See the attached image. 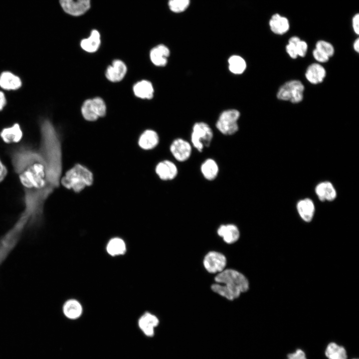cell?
<instances>
[{
  "mask_svg": "<svg viewBox=\"0 0 359 359\" xmlns=\"http://www.w3.org/2000/svg\"><path fill=\"white\" fill-rule=\"evenodd\" d=\"M100 43V34L97 30L93 29L88 38H84L81 41L80 46L85 51L92 53L98 49Z\"/></svg>",
  "mask_w": 359,
  "mask_h": 359,
  "instance_id": "603a6c76",
  "label": "cell"
},
{
  "mask_svg": "<svg viewBox=\"0 0 359 359\" xmlns=\"http://www.w3.org/2000/svg\"><path fill=\"white\" fill-rule=\"evenodd\" d=\"M10 157L24 191V209L15 223L25 229L39 226L44 203L58 186L62 173L61 142L52 123H41L38 148L19 146L11 151Z\"/></svg>",
  "mask_w": 359,
  "mask_h": 359,
  "instance_id": "6da1fadb",
  "label": "cell"
},
{
  "mask_svg": "<svg viewBox=\"0 0 359 359\" xmlns=\"http://www.w3.org/2000/svg\"><path fill=\"white\" fill-rule=\"evenodd\" d=\"M159 324L158 318L148 312L143 314L138 321V325L140 330L146 336L149 337H152L154 335V329Z\"/></svg>",
  "mask_w": 359,
  "mask_h": 359,
  "instance_id": "5bb4252c",
  "label": "cell"
},
{
  "mask_svg": "<svg viewBox=\"0 0 359 359\" xmlns=\"http://www.w3.org/2000/svg\"><path fill=\"white\" fill-rule=\"evenodd\" d=\"M228 69L235 75L243 74L247 68L245 60L239 55H231L228 59Z\"/></svg>",
  "mask_w": 359,
  "mask_h": 359,
  "instance_id": "4316f807",
  "label": "cell"
},
{
  "mask_svg": "<svg viewBox=\"0 0 359 359\" xmlns=\"http://www.w3.org/2000/svg\"><path fill=\"white\" fill-rule=\"evenodd\" d=\"M297 210L299 216L304 221L310 222L313 218L315 212L314 202L310 198L300 200L297 204Z\"/></svg>",
  "mask_w": 359,
  "mask_h": 359,
  "instance_id": "e0dca14e",
  "label": "cell"
},
{
  "mask_svg": "<svg viewBox=\"0 0 359 359\" xmlns=\"http://www.w3.org/2000/svg\"><path fill=\"white\" fill-rule=\"evenodd\" d=\"M315 193L322 201H332L337 197V191L333 184L330 181L319 183L315 187Z\"/></svg>",
  "mask_w": 359,
  "mask_h": 359,
  "instance_id": "2e32d148",
  "label": "cell"
},
{
  "mask_svg": "<svg viewBox=\"0 0 359 359\" xmlns=\"http://www.w3.org/2000/svg\"><path fill=\"white\" fill-rule=\"evenodd\" d=\"M305 75L310 83L318 84L323 82L326 76V71L321 64L314 63L307 67Z\"/></svg>",
  "mask_w": 359,
  "mask_h": 359,
  "instance_id": "9a60e30c",
  "label": "cell"
},
{
  "mask_svg": "<svg viewBox=\"0 0 359 359\" xmlns=\"http://www.w3.org/2000/svg\"><path fill=\"white\" fill-rule=\"evenodd\" d=\"M21 85L20 78L8 71L2 72L0 76V86L6 90H15Z\"/></svg>",
  "mask_w": 359,
  "mask_h": 359,
  "instance_id": "484cf974",
  "label": "cell"
},
{
  "mask_svg": "<svg viewBox=\"0 0 359 359\" xmlns=\"http://www.w3.org/2000/svg\"><path fill=\"white\" fill-rule=\"evenodd\" d=\"M189 4V0H169L170 9L174 12H180L185 10Z\"/></svg>",
  "mask_w": 359,
  "mask_h": 359,
  "instance_id": "f546056e",
  "label": "cell"
},
{
  "mask_svg": "<svg viewBox=\"0 0 359 359\" xmlns=\"http://www.w3.org/2000/svg\"><path fill=\"white\" fill-rule=\"evenodd\" d=\"M6 103V99L4 94L0 91V111L3 108Z\"/></svg>",
  "mask_w": 359,
  "mask_h": 359,
  "instance_id": "74e56055",
  "label": "cell"
},
{
  "mask_svg": "<svg viewBox=\"0 0 359 359\" xmlns=\"http://www.w3.org/2000/svg\"><path fill=\"white\" fill-rule=\"evenodd\" d=\"M7 174V170L0 159V182L2 181Z\"/></svg>",
  "mask_w": 359,
  "mask_h": 359,
  "instance_id": "8d00e7d4",
  "label": "cell"
},
{
  "mask_svg": "<svg viewBox=\"0 0 359 359\" xmlns=\"http://www.w3.org/2000/svg\"><path fill=\"white\" fill-rule=\"evenodd\" d=\"M300 40L301 39L299 37L293 36L290 38L288 43L296 45Z\"/></svg>",
  "mask_w": 359,
  "mask_h": 359,
  "instance_id": "f35d334b",
  "label": "cell"
},
{
  "mask_svg": "<svg viewBox=\"0 0 359 359\" xmlns=\"http://www.w3.org/2000/svg\"><path fill=\"white\" fill-rule=\"evenodd\" d=\"M91 0H59L60 5L65 12L74 16L85 14L91 7Z\"/></svg>",
  "mask_w": 359,
  "mask_h": 359,
  "instance_id": "9c48e42d",
  "label": "cell"
},
{
  "mask_svg": "<svg viewBox=\"0 0 359 359\" xmlns=\"http://www.w3.org/2000/svg\"><path fill=\"white\" fill-rule=\"evenodd\" d=\"M127 71L126 64L119 59L114 60L111 65L109 66L106 71L105 75L109 81L117 82L122 80Z\"/></svg>",
  "mask_w": 359,
  "mask_h": 359,
  "instance_id": "4fadbf2b",
  "label": "cell"
},
{
  "mask_svg": "<svg viewBox=\"0 0 359 359\" xmlns=\"http://www.w3.org/2000/svg\"><path fill=\"white\" fill-rule=\"evenodd\" d=\"M352 27L355 33L359 34V14L356 13L352 18Z\"/></svg>",
  "mask_w": 359,
  "mask_h": 359,
  "instance_id": "d590c367",
  "label": "cell"
},
{
  "mask_svg": "<svg viewBox=\"0 0 359 359\" xmlns=\"http://www.w3.org/2000/svg\"><path fill=\"white\" fill-rule=\"evenodd\" d=\"M170 55L169 48L163 44L156 45L150 52L151 61L153 64L158 67L165 66L168 63Z\"/></svg>",
  "mask_w": 359,
  "mask_h": 359,
  "instance_id": "7c38bea8",
  "label": "cell"
},
{
  "mask_svg": "<svg viewBox=\"0 0 359 359\" xmlns=\"http://www.w3.org/2000/svg\"><path fill=\"white\" fill-rule=\"evenodd\" d=\"M312 53L313 57L319 63H326L328 62L330 59L329 57L316 48L313 51Z\"/></svg>",
  "mask_w": 359,
  "mask_h": 359,
  "instance_id": "d6a6232c",
  "label": "cell"
},
{
  "mask_svg": "<svg viewBox=\"0 0 359 359\" xmlns=\"http://www.w3.org/2000/svg\"><path fill=\"white\" fill-rule=\"evenodd\" d=\"M316 49L325 54L330 58L333 56L335 53V49L333 45L330 42L320 40L316 43Z\"/></svg>",
  "mask_w": 359,
  "mask_h": 359,
  "instance_id": "4dcf8cb0",
  "label": "cell"
},
{
  "mask_svg": "<svg viewBox=\"0 0 359 359\" xmlns=\"http://www.w3.org/2000/svg\"><path fill=\"white\" fill-rule=\"evenodd\" d=\"M155 172L158 177L164 181L174 180L179 173L176 164L169 160L160 162L156 166Z\"/></svg>",
  "mask_w": 359,
  "mask_h": 359,
  "instance_id": "8fae6325",
  "label": "cell"
},
{
  "mask_svg": "<svg viewBox=\"0 0 359 359\" xmlns=\"http://www.w3.org/2000/svg\"><path fill=\"white\" fill-rule=\"evenodd\" d=\"M126 245L121 238H114L111 239L107 246L108 253L112 256L123 254L126 251Z\"/></svg>",
  "mask_w": 359,
  "mask_h": 359,
  "instance_id": "f1b7e54d",
  "label": "cell"
},
{
  "mask_svg": "<svg viewBox=\"0 0 359 359\" xmlns=\"http://www.w3.org/2000/svg\"><path fill=\"white\" fill-rule=\"evenodd\" d=\"M271 30L275 34L282 35L286 33L290 28V23L287 18L278 13L272 15L269 21Z\"/></svg>",
  "mask_w": 359,
  "mask_h": 359,
  "instance_id": "ffe728a7",
  "label": "cell"
},
{
  "mask_svg": "<svg viewBox=\"0 0 359 359\" xmlns=\"http://www.w3.org/2000/svg\"><path fill=\"white\" fill-rule=\"evenodd\" d=\"M158 133L153 130H147L140 136L138 144L145 150H150L156 148L159 143Z\"/></svg>",
  "mask_w": 359,
  "mask_h": 359,
  "instance_id": "44dd1931",
  "label": "cell"
},
{
  "mask_svg": "<svg viewBox=\"0 0 359 359\" xmlns=\"http://www.w3.org/2000/svg\"><path fill=\"white\" fill-rule=\"evenodd\" d=\"M288 359H307L305 353L301 349H298L294 353L287 355Z\"/></svg>",
  "mask_w": 359,
  "mask_h": 359,
  "instance_id": "e575fe53",
  "label": "cell"
},
{
  "mask_svg": "<svg viewBox=\"0 0 359 359\" xmlns=\"http://www.w3.org/2000/svg\"><path fill=\"white\" fill-rule=\"evenodd\" d=\"M304 89V86L300 80H291L280 86L276 96L280 100L297 104L303 100Z\"/></svg>",
  "mask_w": 359,
  "mask_h": 359,
  "instance_id": "8992f818",
  "label": "cell"
},
{
  "mask_svg": "<svg viewBox=\"0 0 359 359\" xmlns=\"http://www.w3.org/2000/svg\"><path fill=\"white\" fill-rule=\"evenodd\" d=\"M200 171L203 178L207 180H215L219 173V166L216 161L212 158L205 159L201 164Z\"/></svg>",
  "mask_w": 359,
  "mask_h": 359,
  "instance_id": "d6986e66",
  "label": "cell"
},
{
  "mask_svg": "<svg viewBox=\"0 0 359 359\" xmlns=\"http://www.w3.org/2000/svg\"><path fill=\"white\" fill-rule=\"evenodd\" d=\"M325 356L328 359H347L346 349L335 343L329 344L325 350Z\"/></svg>",
  "mask_w": 359,
  "mask_h": 359,
  "instance_id": "83f0119b",
  "label": "cell"
},
{
  "mask_svg": "<svg viewBox=\"0 0 359 359\" xmlns=\"http://www.w3.org/2000/svg\"><path fill=\"white\" fill-rule=\"evenodd\" d=\"M106 113V106L100 97L85 100L81 107V113L84 118L89 121L96 120L103 117Z\"/></svg>",
  "mask_w": 359,
  "mask_h": 359,
  "instance_id": "52a82bcc",
  "label": "cell"
},
{
  "mask_svg": "<svg viewBox=\"0 0 359 359\" xmlns=\"http://www.w3.org/2000/svg\"><path fill=\"white\" fill-rule=\"evenodd\" d=\"M203 264L206 270L209 273H219L224 270L226 259L223 254L219 252L210 251L204 257Z\"/></svg>",
  "mask_w": 359,
  "mask_h": 359,
  "instance_id": "30bf717a",
  "label": "cell"
},
{
  "mask_svg": "<svg viewBox=\"0 0 359 359\" xmlns=\"http://www.w3.org/2000/svg\"><path fill=\"white\" fill-rule=\"evenodd\" d=\"M0 136L6 143H17L21 140L22 132L19 125L15 124L10 127L4 128L1 131Z\"/></svg>",
  "mask_w": 359,
  "mask_h": 359,
  "instance_id": "d4e9b609",
  "label": "cell"
},
{
  "mask_svg": "<svg viewBox=\"0 0 359 359\" xmlns=\"http://www.w3.org/2000/svg\"><path fill=\"white\" fill-rule=\"evenodd\" d=\"M217 232L227 243L235 242L239 238L240 232L236 225L233 224H222L219 226Z\"/></svg>",
  "mask_w": 359,
  "mask_h": 359,
  "instance_id": "ac0fdd59",
  "label": "cell"
},
{
  "mask_svg": "<svg viewBox=\"0 0 359 359\" xmlns=\"http://www.w3.org/2000/svg\"><path fill=\"white\" fill-rule=\"evenodd\" d=\"M286 51L292 59H296L298 57L296 45L288 43L286 46Z\"/></svg>",
  "mask_w": 359,
  "mask_h": 359,
  "instance_id": "836d02e7",
  "label": "cell"
},
{
  "mask_svg": "<svg viewBox=\"0 0 359 359\" xmlns=\"http://www.w3.org/2000/svg\"><path fill=\"white\" fill-rule=\"evenodd\" d=\"M133 89L135 95L140 98L151 99L154 96V87L148 80H142L137 82Z\"/></svg>",
  "mask_w": 359,
  "mask_h": 359,
  "instance_id": "7402d4cb",
  "label": "cell"
},
{
  "mask_svg": "<svg viewBox=\"0 0 359 359\" xmlns=\"http://www.w3.org/2000/svg\"><path fill=\"white\" fill-rule=\"evenodd\" d=\"M62 312L67 319L75 320L81 316L82 308L79 302L74 299H70L64 303Z\"/></svg>",
  "mask_w": 359,
  "mask_h": 359,
  "instance_id": "cb8c5ba5",
  "label": "cell"
},
{
  "mask_svg": "<svg viewBox=\"0 0 359 359\" xmlns=\"http://www.w3.org/2000/svg\"><path fill=\"white\" fill-rule=\"evenodd\" d=\"M353 48L355 51L357 52L359 51V38H357L353 43Z\"/></svg>",
  "mask_w": 359,
  "mask_h": 359,
  "instance_id": "ab89813d",
  "label": "cell"
},
{
  "mask_svg": "<svg viewBox=\"0 0 359 359\" xmlns=\"http://www.w3.org/2000/svg\"><path fill=\"white\" fill-rule=\"evenodd\" d=\"M298 56L305 57L308 51V44L304 40H300L296 45Z\"/></svg>",
  "mask_w": 359,
  "mask_h": 359,
  "instance_id": "1f68e13d",
  "label": "cell"
},
{
  "mask_svg": "<svg viewBox=\"0 0 359 359\" xmlns=\"http://www.w3.org/2000/svg\"><path fill=\"white\" fill-rule=\"evenodd\" d=\"M213 138V132L210 126L204 122H195L192 127L190 143L198 152L208 148Z\"/></svg>",
  "mask_w": 359,
  "mask_h": 359,
  "instance_id": "277c9868",
  "label": "cell"
},
{
  "mask_svg": "<svg viewBox=\"0 0 359 359\" xmlns=\"http://www.w3.org/2000/svg\"><path fill=\"white\" fill-rule=\"evenodd\" d=\"M93 180L92 173L82 165L76 164L65 173L60 183L65 187L78 192L91 185Z\"/></svg>",
  "mask_w": 359,
  "mask_h": 359,
  "instance_id": "3957f363",
  "label": "cell"
},
{
  "mask_svg": "<svg viewBox=\"0 0 359 359\" xmlns=\"http://www.w3.org/2000/svg\"><path fill=\"white\" fill-rule=\"evenodd\" d=\"M240 117V112L235 109H228L223 111L215 123L217 130L225 136H231L239 130L238 120Z\"/></svg>",
  "mask_w": 359,
  "mask_h": 359,
  "instance_id": "5b68a950",
  "label": "cell"
},
{
  "mask_svg": "<svg viewBox=\"0 0 359 359\" xmlns=\"http://www.w3.org/2000/svg\"></svg>",
  "mask_w": 359,
  "mask_h": 359,
  "instance_id": "60d3db41",
  "label": "cell"
},
{
  "mask_svg": "<svg viewBox=\"0 0 359 359\" xmlns=\"http://www.w3.org/2000/svg\"><path fill=\"white\" fill-rule=\"evenodd\" d=\"M217 283L211 286L214 292L233 300L237 298L241 293L249 289L247 279L241 273L233 269L224 270L215 277Z\"/></svg>",
  "mask_w": 359,
  "mask_h": 359,
  "instance_id": "7a4b0ae2",
  "label": "cell"
},
{
  "mask_svg": "<svg viewBox=\"0 0 359 359\" xmlns=\"http://www.w3.org/2000/svg\"><path fill=\"white\" fill-rule=\"evenodd\" d=\"M192 146L187 140L178 138L174 139L170 146V151L174 159L179 162L183 163L190 158Z\"/></svg>",
  "mask_w": 359,
  "mask_h": 359,
  "instance_id": "ba28073f",
  "label": "cell"
}]
</instances>
